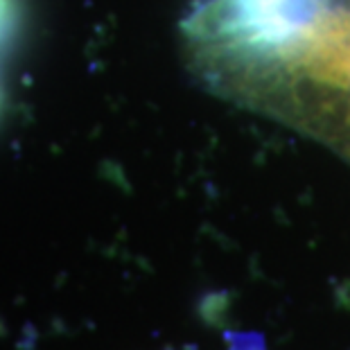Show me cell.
Listing matches in <instances>:
<instances>
[{"instance_id": "obj_1", "label": "cell", "mask_w": 350, "mask_h": 350, "mask_svg": "<svg viewBox=\"0 0 350 350\" xmlns=\"http://www.w3.org/2000/svg\"><path fill=\"white\" fill-rule=\"evenodd\" d=\"M14 21H16V5H14V0H0V43L12 32Z\"/></svg>"}]
</instances>
